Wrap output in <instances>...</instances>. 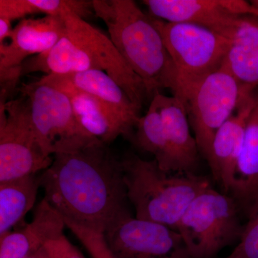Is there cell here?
I'll use <instances>...</instances> for the list:
<instances>
[{
	"label": "cell",
	"instance_id": "cell-22",
	"mask_svg": "<svg viewBox=\"0 0 258 258\" xmlns=\"http://www.w3.org/2000/svg\"><path fill=\"white\" fill-rule=\"evenodd\" d=\"M134 129L136 132L134 141L136 145L154 155L161 169L167 172V142L160 107L156 96L151 100L147 113L140 117Z\"/></svg>",
	"mask_w": 258,
	"mask_h": 258
},
{
	"label": "cell",
	"instance_id": "cell-7",
	"mask_svg": "<svg viewBox=\"0 0 258 258\" xmlns=\"http://www.w3.org/2000/svg\"><path fill=\"white\" fill-rule=\"evenodd\" d=\"M20 91L28 100L32 128L47 155L75 150L97 139L81 126L69 96L58 88L37 81L24 85Z\"/></svg>",
	"mask_w": 258,
	"mask_h": 258
},
{
	"label": "cell",
	"instance_id": "cell-23",
	"mask_svg": "<svg viewBox=\"0 0 258 258\" xmlns=\"http://www.w3.org/2000/svg\"><path fill=\"white\" fill-rule=\"evenodd\" d=\"M66 227L79 239L91 258H115L107 247L103 233L69 221H64Z\"/></svg>",
	"mask_w": 258,
	"mask_h": 258
},
{
	"label": "cell",
	"instance_id": "cell-1",
	"mask_svg": "<svg viewBox=\"0 0 258 258\" xmlns=\"http://www.w3.org/2000/svg\"><path fill=\"white\" fill-rule=\"evenodd\" d=\"M40 180L44 199L64 220L89 230L103 233L128 210L121 159L98 139L54 155Z\"/></svg>",
	"mask_w": 258,
	"mask_h": 258
},
{
	"label": "cell",
	"instance_id": "cell-16",
	"mask_svg": "<svg viewBox=\"0 0 258 258\" xmlns=\"http://www.w3.org/2000/svg\"><path fill=\"white\" fill-rule=\"evenodd\" d=\"M63 217L42 199L30 223L0 235V258H30L49 241L63 235Z\"/></svg>",
	"mask_w": 258,
	"mask_h": 258
},
{
	"label": "cell",
	"instance_id": "cell-2",
	"mask_svg": "<svg viewBox=\"0 0 258 258\" xmlns=\"http://www.w3.org/2000/svg\"><path fill=\"white\" fill-rule=\"evenodd\" d=\"M62 17L66 25L63 36L50 50L25 60L21 66V76L36 72L63 76L93 70L103 71L142 109L148 97L144 83L120 55L109 36L74 13H64Z\"/></svg>",
	"mask_w": 258,
	"mask_h": 258
},
{
	"label": "cell",
	"instance_id": "cell-10",
	"mask_svg": "<svg viewBox=\"0 0 258 258\" xmlns=\"http://www.w3.org/2000/svg\"><path fill=\"white\" fill-rule=\"evenodd\" d=\"M115 258H191L177 231L167 226L120 214L103 233Z\"/></svg>",
	"mask_w": 258,
	"mask_h": 258
},
{
	"label": "cell",
	"instance_id": "cell-20",
	"mask_svg": "<svg viewBox=\"0 0 258 258\" xmlns=\"http://www.w3.org/2000/svg\"><path fill=\"white\" fill-rule=\"evenodd\" d=\"M40 187L37 174L0 182V235L23 221L35 205Z\"/></svg>",
	"mask_w": 258,
	"mask_h": 258
},
{
	"label": "cell",
	"instance_id": "cell-26",
	"mask_svg": "<svg viewBox=\"0 0 258 258\" xmlns=\"http://www.w3.org/2000/svg\"><path fill=\"white\" fill-rule=\"evenodd\" d=\"M13 30L12 22L8 19L0 18V45L5 43L7 39L10 38Z\"/></svg>",
	"mask_w": 258,
	"mask_h": 258
},
{
	"label": "cell",
	"instance_id": "cell-19",
	"mask_svg": "<svg viewBox=\"0 0 258 258\" xmlns=\"http://www.w3.org/2000/svg\"><path fill=\"white\" fill-rule=\"evenodd\" d=\"M75 88L93 95L119 115L132 129L140 118L141 110L114 80L101 71H84L77 74L56 75Z\"/></svg>",
	"mask_w": 258,
	"mask_h": 258
},
{
	"label": "cell",
	"instance_id": "cell-25",
	"mask_svg": "<svg viewBox=\"0 0 258 258\" xmlns=\"http://www.w3.org/2000/svg\"><path fill=\"white\" fill-rule=\"evenodd\" d=\"M45 247L52 258H86L64 234L49 241Z\"/></svg>",
	"mask_w": 258,
	"mask_h": 258
},
{
	"label": "cell",
	"instance_id": "cell-28",
	"mask_svg": "<svg viewBox=\"0 0 258 258\" xmlns=\"http://www.w3.org/2000/svg\"><path fill=\"white\" fill-rule=\"evenodd\" d=\"M250 3L258 10V0H252V1H250Z\"/></svg>",
	"mask_w": 258,
	"mask_h": 258
},
{
	"label": "cell",
	"instance_id": "cell-18",
	"mask_svg": "<svg viewBox=\"0 0 258 258\" xmlns=\"http://www.w3.org/2000/svg\"><path fill=\"white\" fill-rule=\"evenodd\" d=\"M222 66L244 91L258 88V16L241 18Z\"/></svg>",
	"mask_w": 258,
	"mask_h": 258
},
{
	"label": "cell",
	"instance_id": "cell-17",
	"mask_svg": "<svg viewBox=\"0 0 258 258\" xmlns=\"http://www.w3.org/2000/svg\"><path fill=\"white\" fill-rule=\"evenodd\" d=\"M229 195L248 220L258 212V88L255 103L246 125L242 152Z\"/></svg>",
	"mask_w": 258,
	"mask_h": 258
},
{
	"label": "cell",
	"instance_id": "cell-15",
	"mask_svg": "<svg viewBox=\"0 0 258 258\" xmlns=\"http://www.w3.org/2000/svg\"><path fill=\"white\" fill-rule=\"evenodd\" d=\"M168 147V173L195 174L200 154L195 136L191 134L187 112L184 103L176 97L156 95Z\"/></svg>",
	"mask_w": 258,
	"mask_h": 258
},
{
	"label": "cell",
	"instance_id": "cell-3",
	"mask_svg": "<svg viewBox=\"0 0 258 258\" xmlns=\"http://www.w3.org/2000/svg\"><path fill=\"white\" fill-rule=\"evenodd\" d=\"M93 13L132 71L142 80L148 97L177 89L175 69L152 16L133 0H93Z\"/></svg>",
	"mask_w": 258,
	"mask_h": 258
},
{
	"label": "cell",
	"instance_id": "cell-21",
	"mask_svg": "<svg viewBox=\"0 0 258 258\" xmlns=\"http://www.w3.org/2000/svg\"><path fill=\"white\" fill-rule=\"evenodd\" d=\"M72 13L84 19L93 14L92 1L86 0H0V18L10 21L30 15L62 16Z\"/></svg>",
	"mask_w": 258,
	"mask_h": 258
},
{
	"label": "cell",
	"instance_id": "cell-12",
	"mask_svg": "<svg viewBox=\"0 0 258 258\" xmlns=\"http://www.w3.org/2000/svg\"><path fill=\"white\" fill-rule=\"evenodd\" d=\"M153 18L173 23L204 27L232 38L241 18L256 15L250 2L243 0H144Z\"/></svg>",
	"mask_w": 258,
	"mask_h": 258
},
{
	"label": "cell",
	"instance_id": "cell-11",
	"mask_svg": "<svg viewBox=\"0 0 258 258\" xmlns=\"http://www.w3.org/2000/svg\"><path fill=\"white\" fill-rule=\"evenodd\" d=\"M66 31L62 16L25 18L13 28L10 42L0 45L1 94L10 93L21 78V66L33 56L50 50Z\"/></svg>",
	"mask_w": 258,
	"mask_h": 258
},
{
	"label": "cell",
	"instance_id": "cell-13",
	"mask_svg": "<svg viewBox=\"0 0 258 258\" xmlns=\"http://www.w3.org/2000/svg\"><path fill=\"white\" fill-rule=\"evenodd\" d=\"M39 82L58 88L69 96L76 120L88 134L109 145L120 136L128 137L133 129L93 95L77 89L56 75H45Z\"/></svg>",
	"mask_w": 258,
	"mask_h": 258
},
{
	"label": "cell",
	"instance_id": "cell-5",
	"mask_svg": "<svg viewBox=\"0 0 258 258\" xmlns=\"http://www.w3.org/2000/svg\"><path fill=\"white\" fill-rule=\"evenodd\" d=\"M240 213L232 197L211 186L194 199L176 227L191 258H213L239 242L244 228Z\"/></svg>",
	"mask_w": 258,
	"mask_h": 258
},
{
	"label": "cell",
	"instance_id": "cell-8",
	"mask_svg": "<svg viewBox=\"0 0 258 258\" xmlns=\"http://www.w3.org/2000/svg\"><path fill=\"white\" fill-rule=\"evenodd\" d=\"M251 92L242 89L222 66L200 81L181 101L199 151L207 161L217 131L233 114L242 98Z\"/></svg>",
	"mask_w": 258,
	"mask_h": 258
},
{
	"label": "cell",
	"instance_id": "cell-6",
	"mask_svg": "<svg viewBox=\"0 0 258 258\" xmlns=\"http://www.w3.org/2000/svg\"><path fill=\"white\" fill-rule=\"evenodd\" d=\"M153 20L175 69L177 89L173 96L183 101L200 81L222 67L231 40L199 25Z\"/></svg>",
	"mask_w": 258,
	"mask_h": 258
},
{
	"label": "cell",
	"instance_id": "cell-9",
	"mask_svg": "<svg viewBox=\"0 0 258 258\" xmlns=\"http://www.w3.org/2000/svg\"><path fill=\"white\" fill-rule=\"evenodd\" d=\"M52 161L34 132L27 98L0 101V182L37 174Z\"/></svg>",
	"mask_w": 258,
	"mask_h": 258
},
{
	"label": "cell",
	"instance_id": "cell-24",
	"mask_svg": "<svg viewBox=\"0 0 258 258\" xmlns=\"http://www.w3.org/2000/svg\"><path fill=\"white\" fill-rule=\"evenodd\" d=\"M225 258H258V212L249 219L238 244Z\"/></svg>",
	"mask_w": 258,
	"mask_h": 258
},
{
	"label": "cell",
	"instance_id": "cell-14",
	"mask_svg": "<svg viewBox=\"0 0 258 258\" xmlns=\"http://www.w3.org/2000/svg\"><path fill=\"white\" fill-rule=\"evenodd\" d=\"M257 89L242 98L233 114L217 131L212 142L209 166L214 178L227 195L233 184L246 125L255 103Z\"/></svg>",
	"mask_w": 258,
	"mask_h": 258
},
{
	"label": "cell",
	"instance_id": "cell-4",
	"mask_svg": "<svg viewBox=\"0 0 258 258\" xmlns=\"http://www.w3.org/2000/svg\"><path fill=\"white\" fill-rule=\"evenodd\" d=\"M121 161L127 197L135 217L175 230L194 199L210 186L204 176L166 172L154 159L145 160L129 154Z\"/></svg>",
	"mask_w": 258,
	"mask_h": 258
},
{
	"label": "cell",
	"instance_id": "cell-27",
	"mask_svg": "<svg viewBox=\"0 0 258 258\" xmlns=\"http://www.w3.org/2000/svg\"><path fill=\"white\" fill-rule=\"evenodd\" d=\"M30 258H52L51 257L49 252H47L46 248L45 247L40 250L38 252H37L36 253L34 254L33 255L31 256Z\"/></svg>",
	"mask_w": 258,
	"mask_h": 258
}]
</instances>
